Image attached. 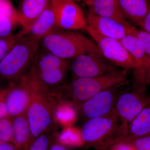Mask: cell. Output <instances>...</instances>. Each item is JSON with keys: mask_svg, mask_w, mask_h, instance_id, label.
Instances as JSON below:
<instances>
[{"mask_svg": "<svg viewBox=\"0 0 150 150\" xmlns=\"http://www.w3.org/2000/svg\"><path fill=\"white\" fill-rule=\"evenodd\" d=\"M118 88L105 90L84 102L78 110L87 120L107 115L114 110Z\"/></svg>", "mask_w": 150, "mask_h": 150, "instance_id": "obj_12", "label": "cell"}, {"mask_svg": "<svg viewBox=\"0 0 150 150\" xmlns=\"http://www.w3.org/2000/svg\"><path fill=\"white\" fill-rule=\"evenodd\" d=\"M141 27L143 28L144 31L150 33V4L149 11L142 22Z\"/></svg>", "mask_w": 150, "mask_h": 150, "instance_id": "obj_30", "label": "cell"}, {"mask_svg": "<svg viewBox=\"0 0 150 150\" xmlns=\"http://www.w3.org/2000/svg\"><path fill=\"white\" fill-rule=\"evenodd\" d=\"M51 4L58 28L66 30H86V18L76 2L51 0Z\"/></svg>", "mask_w": 150, "mask_h": 150, "instance_id": "obj_9", "label": "cell"}, {"mask_svg": "<svg viewBox=\"0 0 150 150\" xmlns=\"http://www.w3.org/2000/svg\"><path fill=\"white\" fill-rule=\"evenodd\" d=\"M28 72L30 98L26 115L32 141L54 127L55 109L60 98L41 82L33 64Z\"/></svg>", "mask_w": 150, "mask_h": 150, "instance_id": "obj_1", "label": "cell"}, {"mask_svg": "<svg viewBox=\"0 0 150 150\" xmlns=\"http://www.w3.org/2000/svg\"><path fill=\"white\" fill-rule=\"evenodd\" d=\"M59 99L55 111V119L65 125H69L75 120V110L71 105Z\"/></svg>", "mask_w": 150, "mask_h": 150, "instance_id": "obj_22", "label": "cell"}, {"mask_svg": "<svg viewBox=\"0 0 150 150\" xmlns=\"http://www.w3.org/2000/svg\"><path fill=\"white\" fill-rule=\"evenodd\" d=\"M58 28L55 13L51 2L46 9L29 26L21 28L18 33L20 35H29L40 41L43 38Z\"/></svg>", "mask_w": 150, "mask_h": 150, "instance_id": "obj_15", "label": "cell"}, {"mask_svg": "<svg viewBox=\"0 0 150 150\" xmlns=\"http://www.w3.org/2000/svg\"><path fill=\"white\" fill-rule=\"evenodd\" d=\"M4 91V90H1L0 91V96H1V95L3 93V92Z\"/></svg>", "mask_w": 150, "mask_h": 150, "instance_id": "obj_35", "label": "cell"}, {"mask_svg": "<svg viewBox=\"0 0 150 150\" xmlns=\"http://www.w3.org/2000/svg\"><path fill=\"white\" fill-rule=\"evenodd\" d=\"M13 133L12 119H0V143L13 142Z\"/></svg>", "mask_w": 150, "mask_h": 150, "instance_id": "obj_25", "label": "cell"}, {"mask_svg": "<svg viewBox=\"0 0 150 150\" xmlns=\"http://www.w3.org/2000/svg\"><path fill=\"white\" fill-rule=\"evenodd\" d=\"M20 25L16 9L10 0H0V37L13 34Z\"/></svg>", "mask_w": 150, "mask_h": 150, "instance_id": "obj_19", "label": "cell"}, {"mask_svg": "<svg viewBox=\"0 0 150 150\" xmlns=\"http://www.w3.org/2000/svg\"><path fill=\"white\" fill-rule=\"evenodd\" d=\"M73 60L70 67L75 78L96 77L118 71L101 54L86 53Z\"/></svg>", "mask_w": 150, "mask_h": 150, "instance_id": "obj_10", "label": "cell"}, {"mask_svg": "<svg viewBox=\"0 0 150 150\" xmlns=\"http://www.w3.org/2000/svg\"><path fill=\"white\" fill-rule=\"evenodd\" d=\"M28 70L7 89L5 102L8 116L15 117L27 112L30 98Z\"/></svg>", "mask_w": 150, "mask_h": 150, "instance_id": "obj_13", "label": "cell"}, {"mask_svg": "<svg viewBox=\"0 0 150 150\" xmlns=\"http://www.w3.org/2000/svg\"></svg>", "mask_w": 150, "mask_h": 150, "instance_id": "obj_37", "label": "cell"}, {"mask_svg": "<svg viewBox=\"0 0 150 150\" xmlns=\"http://www.w3.org/2000/svg\"><path fill=\"white\" fill-rule=\"evenodd\" d=\"M138 35L140 40L142 41L149 61V68L147 76L148 80V78L150 76V33L146 32L144 30L139 31L138 30Z\"/></svg>", "mask_w": 150, "mask_h": 150, "instance_id": "obj_28", "label": "cell"}, {"mask_svg": "<svg viewBox=\"0 0 150 150\" xmlns=\"http://www.w3.org/2000/svg\"><path fill=\"white\" fill-rule=\"evenodd\" d=\"M150 102L146 94L133 91L119 93L114 110L118 115L121 126L127 132L129 123L134 120L144 108Z\"/></svg>", "mask_w": 150, "mask_h": 150, "instance_id": "obj_11", "label": "cell"}, {"mask_svg": "<svg viewBox=\"0 0 150 150\" xmlns=\"http://www.w3.org/2000/svg\"><path fill=\"white\" fill-rule=\"evenodd\" d=\"M128 83L125 70L93 78H75L68 90L72 104L78 109L87 100L108 89L119 88Z\"/></svg>", "mask_w": 150, "mask_h": 150, "instance_id": "obj_5", "label": "cell"}, {"mask_svg": "<svg viewBox=\"0 0 150 150\" xmlns=\"http://www.w3.org/2000/svg\"><path fill=\"white\" fill-rule=\"evenodd\" d=\"M18 33L0 37V62L4 59L19 38Z\"/></svg>", "mask_w": 150, "mask_h": 150, "instance_id": "obj_26", "label": "cell"}, {"mask_svg": "<svg viewBox=\"0 0 150 150\" xmlns=\"http://www.w3.org/2000/svg\"><path fill=\"white\" fill-rule=\"evenodd\" d=\"M88 27L105 37L121 40L137 31L134 26L127 27L113 19L96 15L88 11L86 17Z\"/></svg>", "mask_w": 150, "mask_h": 150, "instance_id": "obj_14", "label": "cell"}, {"mask_svg": "<svg viewBox=\"0 0 150 150\" xmlns=\"http://www.w3.org/2000/svg\"><path fill=\"white\" fill-rule=\"evenodd\" d=\"M149 1H150V0H149Z\"/></svg>", "mask_w": 150, "mask_h": 150, "instance_id": "obj_36", "label": "cell"}, {"mask_svg": "<svg viewBox=\"0 0 150 150\" xmlns=\"http://www.w3.org/2000/svg\"><path fill=\"white\" fill-rule=\"evenodd\" d=\"M33 64L40 80L54 93L62 91V85L70 67L69 61L40 46Z\"/></svg>", "mask_w": 150, "mask_h": 150, "instance_id": "obj_6", "label": "cell"}, {"mask_svg": "<svg viewBox=\"0 0 150 150\" xmlns=\"http://www.w3.org/2000/svg\"><path fill=\"white\" fill-rule=\"evenodd\" d=\"M49 150H68L64 145L58 141L52 140Z\"/></svg>", "mask_w": 150, "mask_h": 150, "instance_id": "obj_31", "label": "cell"}, {"mask_svg": "<svg viewBox=\"0 0 150 150\" xmlns=\"http://www.w3.org/2000/svg\"><path fill=\"white\" fill-rule=\"evenodd\" d=\"M147 85H149L150 86V76L147 80Z\"/></svg>", "mask_w": 150, "mask_h": 150, "instance_id": "obj_33", "label": "cell"}, {"mask_svg": "<svg viewBox=\"0 0 150 150\" xmlns=\"http://www.w3.org/2000/svg\"><path fill=\"white\" fill-rule=\"evenodd\" d=\"M7 89L4 90L0 96V119L8 117V112L5 102V97Z\"/></svg>", "mask_w": 150, "mask_h": 150, "instance_id": "obj_29", "label": "cell"}, {"mask_svg": "<svg viewBox=\"0 0 150 150\" xmlns=\"http://www.w3.org/2000/svg\"><path fill=\"white\" fill-rule=\"evenodd\" d=\"M58 141L64 146H78L83 144L80 131L70 127L63 130L59 135Z\"/></svg>", "mask_w": 150, "mask_h": 150, "instance_id": "obj_23", "label": "cell"}, {"mask_svg": "<svg viewBox=\"0 0 150 150\" xmlns=\"http://www.w3.org/2000/svg\"><path fill=\"white\" fill-rule=\"evenodd\" d=\"M51 0H21L17 9L20 26H29L50 4Z\"/></svg>", "mask_w": 150, "mask_h": 150, "instance_id": "obj_17", "label": "cell"}, {"mask_svg": "<svg viewBox=\"0 0 150 150\" xmlns=\"http://www.w3.org/2000/svg\"><path fill=\"white\" fill-rule=\"evenodd\" d=\"M86 30L96 42L105 59L123 70L134 69L135 60L120 40L102 36L88 26Z\"/></svg>", "mask_w": 150, "mask_h": 150, "instance_id": "obj_8", "label": "cell"}, {"mask_svg": "<svg viewBox=\"0 0 150 150\" xmlns=\"http://www.w3.org/2000/svg\"><path fill=\"white\" fill-rule=\"evenodd\" d=\"M0 150H18L14 144L10 143H0Z\"/></svg>", "mask_w": 150, "mask_h": 150, "instance_id": "obj_32", "label": "cell"}, {"mask_svg": "<svg viewBox=\"0 0 150 150\" xmlns=\"http://www.w3.org/2000/svg\"><path fill=\"white\" fill-rule=\"evenodd\" d=\"M70 1H74L75 2H77V1H85V0H70Z\"/></svg>", "mask_w": 150, "mask_h": 150, "instance_id": "obj_34", "label": "cell"}, {"mask_svg": "<svg viewBox=\"0 0 150 150\" xmlns=\"http://www.w3.org/2000/svg\"><path fill=\"white\" fill-rule=\"evenodd\" d=\"M19 36L16 43L0 62V79H2L16 81L34 62L40 47V41L29 35Z\"/></svg>", "mask_w": 150, "mask_h": 150, "instance_id": "obj_4", "label": "cell"}, {"mask_svg": "<svg viewBox=\"0 0 150 150\" xmlns=\"http://www.w3.org/2000/svg\"><path fill=\"white\" fill-rule=\"evenodd\" d=\"M84 2L92 13L113 19L127 27L133 26L126 20L119 0H85Z\"/></svg>", "mask_w": 150, "mask_h": 150, "instance_id": "obj_16", "label": "cell"}, {"mask_svg": "<svg viewBox=\"0 0 150 150\" xmlns=\"http://www.w3.org/2000/svg\"><path fill=\"white\" fill-rule=\"evenodd\" d=\"M50 131H47L31 141L28 150H49L52 137Z\"/></svg>", "mask_w": 150, "mask_h": 150, "instance_id": "obj_24", "label": "cell"}, {"mask_svg": "<svg viewBox=\"0 0 150 150\" xmlns=\"http://www.w3.org/2000/svg\"><path fill=\"white\" fill-rule=\"evenodd\" d=\"M13 129V143L19 150H28L31 136L26 113L12 119Z\"/></svg>", "mask_w": 150, "mask_h": 150, "instance_id": "obj_20", "label": "cell"}, {"mask_svg": "<svg viewBox=\"0 0 150 150\" xmlns=\"http://www.w3.org/2000/svg\"><path fill=\"white\" fill-rule=\"evenodd\" d=\"M126 18L141 26L147 13L150 4L149 0H119Z\"/></svg>", "mask_w": 150, "mask_h": 150, "instance_id": "obj_21", "label": "cell"}, {"mask_svg": "<svg viewBox=\"0 0 150 150\" xmlns=\"http://www.w3.org/2000/svg\"><path fill=\"white\" fill-rule=\"evenodd\" d=\"M150 136V102L127 127L126 137L121 144L129 140Z\"/></svg>", "mask_w": 150, "mask_h": 150, "instance_id": "obj_18", "label": "cell"}, {"mask_svg": "<svg viewBox=\"0 0 150 150\" xmlns=\"http://www.w3.org/2000/svg\"><path fill=\"white\" fill-rule=\"evenodd\" d=\"M138 30L126 35L120 40L133 56L135 61L133 82L134 90L139 93L145 94L147 85L149 64L142 41L138 35Z\"/></svg>", "mask_w": 150, "mask_h": 150, "instance_id": "obj_7", "label": "cell"}, {"mask_svg": "<svg viewBox=\"0 0 150 150\" xmlns=\"http://www.w3.org/2000/svg\"><path fill=\"white\" fill-rule=\"evenodd\" d=\"M40 46L67 60L86 53L101 54L97 45L88 38L78 32L59 28L42 38Z\"/></svg>", "mask_w": 150, "mask_h": 150, "instance_id": "obj_3", "label": "cell"}, {"mask_svg": "<svg viewBox=\"0 0 150 150\" xmlns=\"http://www.w3.org/2000/svg\"><path fill=\"white\" fill-rule=\"evenodd\" d=\"M80 132L83 144L98 150L119 144L126 135L114 110L107 115L87 120Z\"/></svg>", "mask_w": 150, "mask_h": 150, "instance_id": "obj_2", "label": "cell"}, {"mask_svg": "<svg viewBox=\"0 0 150 150\" xmlns=\"http://www.w3.org/2000/svg\"><path fill=\"white\" fill-rule=\"evenodd\" d=\"M122 144L129 145L134 150H150V136L133 139Z\"/></svg>", "mask_w": 150, "mask_h": 150, "instance_id": "obj_27", "label": "cell"}]
</instances>
